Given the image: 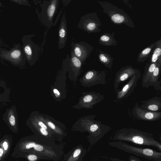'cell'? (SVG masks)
<instances>
[{
	"label": "cell",
	"instance_id": "6da1fadb",
	"mask_svg": "<svg viewBox=\"0 0 161 161\" xmlns=\"http://www.w3.org/2000/svg\"><path fill=\"white\" fill-rule=\"evenodd\" d=\"M113 141L132 143L143 146H153L161 151V143L156 140L153 134L131 127H125L117 130L110 137Z\"/></svg>",
	"mask_w": 161,
	"mask_h": 161
},
{
	"label": "cell",
	"instance_id": "7a4b0ae2",
	"mask_svg": "<svg viewBox=\"0 0 161 161\" xmlns=\"http://www.w3.org/2000/svg\"><path fill=\"white\" fill-rule=\"evenodd\" d=\"M108 144L111 147L151 161H161V152L151 148L134 146L119 141L109 142Z\"/></svg>",
	"mask_w": 161,
	"mask_h": 161
},
{
	"label": "cell",
	"instance_id": "3957f363",
	"mask_svg": "<svg viewBox=\"0 0 161 161\" xmlns=\"http://www.w3.org/2000/svg\"><path fill=\"white\" fill-rule=\"evenodd\" d=\"M97 2L102 7L103 12L108 15L113 23L117 25L124 24L130 28H135L131 18L123 9L106 1H97Z\"/></svg>",
	"mask_w": 161,
	"mask_h": 161
},
{
	"label": "cell",
	"instance_id": "277c9868",
	"mask_svg": "<svg viewBox=\"0 0 161 161\" xmlns=\"http://www.w3.org/2000/svg\"><path fill=\"white\" fill-rule=\"evenodd\" d=\"M0 58L15 66L22 67L25 64L26 58L20 44H16L9 50L0 47Z\"/></svg>",
	"mask_w": 161,
	"mask_h": 161
},
{
	"label": "cell",
	"instance_id": "5b68a950",
	"mask_svg": "<svg viewBox=\"0 0 161 161\" xmlns=\"http://www.w3.org/2000/svg\"><path fill=\"white\" fill-rule=\"evenodd\" d=\"M77 26L78 27L88 33H99L102 26L99 18L95 12L87 13L80 18Z\"/></svg>",
	"mask_w": 161,
	"mask_h": 161
},
{
	"label": "cell",
	"instance_id": "8992f818",
	"mask_svg": "<svg viewBox=\"0 0 161 161\" xmlns=\"http://www.w3.org/2000/svg\"><path fill=\"white\" fill-rule=\"evenodd\" d=\"M59 3V0L44 1L41 5V20L48 28L54 25L53 19L57 12Z\"/></svg>",
	"mask_w": 161,
	"mask_h": 161
},
{
	"label": "cell",
	"instance_id": "52a82bcc",
	"mask_svg": "<svg viewBox=\"0 0 161 161\" xmlns=\"http://www.w3.org/2000/svg\"><path fill=\"white\" fill-rule=\"evenodd\" d=\"M34 35H25L23 36V50L26 60L31 65L33 64L38 58L39 48L31 39Z\"/></svg>",
	"mask_w": 161,
	"mask_h": 161
},
{
	"label": "cell",
	"instance_id": "ba28073f",
	"mask_svg": "<svg viewBox=\"0 0 161 161\" xmlns=\"http://www.w3.org/2000/svg\"><path fill=\"white\" fill-rule=\"evenodd\" d=\"M71 46V50L82 62H84L89 57L93 49L90 45L82 41L76 43L72 42Z\"/></svg>",
	"mask_w": 161,
	"mask_h": 161
},
{
	"label": "cell",
	"instance_id": "9c48e42d",
	"mask_svg": "<svg viewBox=\"0 0 161 161\" xmlns=\"http://www.w3.org/2000/svg\"><path fill=\"white\" fill-rule=\"evenodd\" d=\"M140 73L139 70L134 68L131 65H126L121 68L115 75L114 85L115 90H117L121 82Z\"/></svg>",
	"mask_w": 161,
	"mask_h": 161
},
{
	"label": "cell",
	"instance_id": "30bf717a",
	"mask_svg": "<svg viewBox=\"0 0 161 161\" xmlns=\"http://www.w3.org/2000/svg\"><path fill=\"white\" fill-rule=\"evenodd\" d=\"M132 114L137 119L147 121H153L161 118V112H153L141 109L136 104L132 109Z\"/></svg>",
	"mask_w": 161,
	"mask_h": 161
},
{
	"label": "cell",
	"instance_id": "8fae6325",
	"mask_svg": "<svg viewBox=\"0 0 161 161\" xmlns=\"http://www.w3.org/2000/svg\"><path fill=\"white\" fill-rule=\"evenodd\" d=\"M141 76V73L132 76L120 91L117 92L116 100H121L127 97L134 91Z\"/></svg>",
	"mask_w": 161,
	"mask_h": 161
},
{
	"label": "cell",
	"instance_id": "7c38bea8",
	"mask_svg": "<svg viewBox=\"0 0 161 161\" xmlns=\"http://www.w3.org/2000/svg\"><path fill=\"white\" fill-rule=\"evenodd\" d=\"M3 120L12 129L16 130L18 126V115L16 106L7 108L3 114Z\"/></svg>",
	"mask_w": 161,
	"mask_h": 161
},
{
	"label": "cell",
	"instance_id": "4fadbf2b",
	"mask_svg": "<svg viewBox=\"0 0 161 161\" xmlns=\"http://www.w3.org/2000/svg\"><path fill=\"white\" fill-rule=\"evenodd\" d=\"M87 153L86 150L81 144L76 146L67 154H64L62 161H83Z\"/></svg>",
	"mask_w": 161,
	"mask_h": 161
},
{
	"label": "cell",
	"instance_id": "5bb4252c",
	"mask_svg": "<svg viewBox=\"0 0 161 161\" xmlns=\"http://www.w3.org/2000/svg\"><path fill=\"white\" fill-rule=\"evenodd\" d=\"M67 22L64 11L63 14L58 30V44L59 49L61 50L65 47L67 40Z\"/></svg>",
	"mask_w": 161,
	"mask_h": 161
},
{
	"label": "cell",
	"instance_id": "9a60e30c",
	"mask_svg": "<svg viewBox=\"0 0 161 161\" xmlns=\"http://www.w3.org/2000/svg\"><path fill=\"white\" fill-rule=\"evenodd\" d=\"M161 70V60L158 62L157 65L147 82L145 87L153 86L157 90H161V81H159Z\"/></svg>",
	"mask_w": 161,
	"mask_h": 161
},
{
	"label": "cell",
	"instance_id": "2e32d148",
	"mask_svg": "<svg viewBox=\"0 0 161 161\" xmlns=\"http://www.w3.org/2000/svg\"><path fill=\"white\" fill-rule=\"evenodd\" d=\"M139 106L143 109L153 112H159L161 110V98L155 97L147 100L142 101Z\"/></svg>",
	"mask_w": 161,
	"mask_h": 161
},
{
	"label": "cell",
	"instance_id": "e0dca14e",
	"mask_svg": "<svg viewBox=\"0 0 161 161\" xmlns=\"http://www.w3.org/2000/svg\"><path fill=\"white\" fill-rule=\"evenodd\" d=\"M115 33L113 32L112 34L105 32L99 38V43L104 46H116L118 42L115 39Z\"/></svg>",
	"mask_w": 161,
	"mask_h": 161
},
{
	"label": "cell",
	"instance_id": "ac0fdd59",
	"mask_svg": "<svg viewBox=\"0 0 161 161\" xmlns=\"http://www.w3.org/2000/svg\"><path fill=\"white\" fill-rule=\"evenodd\" d=\"M149 63H153L161 60V38L157 41L156 46L149 57Z\"/></svg>",
	"mask_w": 161,
	"mask_h": 161
},
{
	"label": "cell",
	"instance_id": "d6986e66",
	"mask_svg": "<svg viewBox=\"0 0 161 161\" xmlns=\"http://www.w3.org/2000/svg\"><path fill=\"white\" fill-rule=\"evenodd\" d=\"M98 57L99 61L106 67L111 69L112 68L114 58L109 54L99 50Z\"/></svg>",
	"mask_w": 161,
	"mask_h": 161
},
{
	"label": "cell",
	"instance_id": "ffe728a7",
	"mask_svg": "<svg viewBox=\"0 0 161 161\" xmlns=\"http://www.w3.org/2000/svg\"><path fill=\"white\" fill-rule=\"evenodd\" d=\"M157 63L158 62L151 64H149L148 62L146 63L142 78V85L143 87H145L147 82L156 67Z\"/></svg>",
	"mask_w": 161,
	"mask_h": 161
},
{
	"label": "cell",
	"instance_id": "44dd1931",
	"mask_svg": "<svg viewBox=\"0 0 161 161\" xmlns=\"http://www.w3.org/2000/svg\"><path fill=\"white\" fill-rule=\"evenodd\" d=\"M156 42L157 41L147 46L139 53L136 59L138 63L143 62L149 58V55L156 47Z\"/></svg>",
	"mask_w": 161,
	"mask_h": 161
},
{
	"label": "cell",
	"instance_id": "7402d4cb",
	"mask_svg": "<svg viewBox=\"0 0 161 161\" xmlns=\"http://www.w3.org/2000/svg\"><path fill=\"white\" fill-rule=\"evenodd\" d=\"M10 90L8 89L4 81L0 79V102L5 103L10 101Z\"/></svg>",
	"mask_w": 161,
	"mask_h": 161
},
{
	"label": "cell",
	"instance_id": "603a6c76",
	"mask_svg": "<svg viewBox=\"0 0 161 161\" xmlns=\"http://www.w3.org/2000/svg\"><path fill=\"white\" fill-rule=\"evenodd\" d=\"M27 158L30 161H36L38 160L42 159L39 156L34 153L29 154L27 156Z\"/></svg>",
	"mask_w": 161,
	"mask_h": 161
},
{
	"label": "cell",
	"instance_id": "cb8c5ba5",
	"mask_svg": "<svg viewBox=\"0 0 161 161\" xmlns=\"http://www.w3.org/2000/svg\"><path fill=\"white\" fill-rule=\"evenodd\" d=\"M119 161H142L139 158L133 155H130L128 159L125 161L119 159Z\"/></svg>",
	"mask_w": 161,
	"mask_h": 161
},
{
	"label": "cell",
	"instance_id": "d4e9b609",
	"mask_svg": "<svg viewBox=\"0 0 161 161\" xmlns=\"http://www.w3.org/2000/svg\"><path fill=\"white\" fill-rule=\"evenodd\" d=\"M12 2H14L15 3H17L18 4L24 5H29L30 4L26 0H13L12 1Z\"/></svg>",
	"mask_w": 161,
	"mask_h": 161
},
{
	"label": "cell",
	"instance_id": "484cf974",
	"mask_svg": "<svg viewBox=\"0 0 161 161\" xmlns=\"http://www.w3.org/2000/svg\"><path fill=\"white\" fill-rule=\"evenodd\" d=\"M3 146L5 151L7 150L8 148V142H4L3 144Z\"/></svg>",
	"mask_w": 161,
	"mask_h": 161
},
{
	"label": "cell",
	"instance_id": "4316f807",
	"mask_svg": "<svg viewBox=\"0 0 161 161\" xmlns=\"http://www.w3.org/2000/svg\"><path fill=\"white\" fill-rule=\"evenodd\" d=\"M53 92H54V93L55 94H57L58 95H59V94H60L59 92V91L57 89H54L53 90Z\"/></svg>",
	"mask_w": 161,
	"mask_h": 161
},
{
	"label": "cell",
	"instance_id": "83f0119b",
	"mask_svg": "<svg viewBox=\"0 0 161 161\" xmlns=\"http://www.w3.org/2000/svg\"><path fill=\"white\" fill-rule=\"evenodd\" d=\"M110 159L112 161H119V159L116 158H111Z\"/></svg>",
	"mask_w": 161,
	"mask_h": 161
},
{
	"label": "cell",
	"instance_id": "f1b7e54d",
	"mask_svg": "<svg viewBox=\"0 0 161 161\" xmlns=\"http://www.w3.org/2000/svg\"><path fill=\"white\" fill-rule=\"evenodd\" d=\"M3 153V149L0 148V157H1Z\"/></svg>",
	"mask_w": 161,
	"mask_h": 161
},
{
	"label": "cell",
	"instance_id": "f546056e",
	"mask_svg": "<svg viewBox=\"0 0 161 161\" xmlns=\"http://www.w3.org/2000/svg\"></svg>",
	"mask_w": 161,
	"mask_h": 161
}]
</instances>
